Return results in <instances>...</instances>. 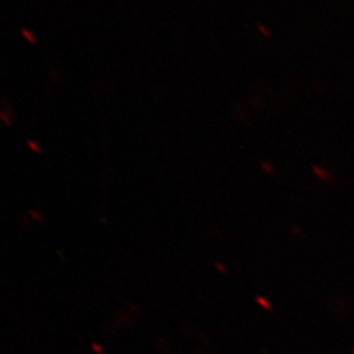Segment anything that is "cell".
Returning <instances> with one entry per match:
<instances>
[{"instance_id":"6da1fadb","label":"cell","mask_w":354,"mask_h":354,"mask_svg":"<svg viewBox=\"0 0 354 354\" xmlns=\"http://www.w3.org/2000/svg\"><path fill=\"white\" fill-rule=\"evenodd\" d=\"M313 173L319 177V179H322V180H326V182H330V174L329 173H326L324 169H320V167H317V165H315L313 167Z\"/></svg>"}]
</instances>
